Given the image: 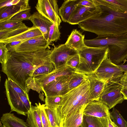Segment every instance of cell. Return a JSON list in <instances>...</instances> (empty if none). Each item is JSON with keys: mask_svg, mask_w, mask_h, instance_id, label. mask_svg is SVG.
I'll return each mask as SVG.
<instances>
[{"mask_svg": "<svg viewBox=\"0 0 127 127\" xmlns=\"http://www.w3.org/2000/svg\"><path fill=\"white\" fill-rule=\"evenodd\" d=\"M63 100L62 96L46 97L44 99L45 104L49 107L57 108L61 105Z\"/></svg>", "mask_w": 127, "mask_h": 127, "instance_id": "34", "label": "cell"}, {"mask_svg": "<svg viewBox=\"0 0 127 127\" xmlns=\"http://www.w3.org/2000/svg\"><path fill=\"white\" fill-rule=\"evenodd\" d=\"M79 127H83L81 125L80 126H79Z\"/></svg>", "mask_w": 127, "mask_h": 127, "instance_id": "48", "label": "cell"}, {"mask_svg": "<svg viewBox=\"0 0 127 127\" xmlns=\"http://www.w3.org/2000/svg\"><path fill=\"white\" fill-rule=\"evenodd\" d=\"M73 73L60 76L42 88L45 96H63L67 93L70 91L69 83Z\"/></svg>", "mask_w": 127, "mask_h": 127, "instance_id": "9", "label": "cell"}, {"mask_svg": "<svg viewBox=\"0 0 127 127\" xmlns=\"http://www.w3.org/2000/svg\"><path fill=\"white\" fill-rule=\"evenodd\" d=\"M54 46L49 56V59L57 69L65 66L67 62L78 54L77 50L67 46L65 44Z\"/></svg>", "mask_w": 127, "mask_h": 127, "instance_id": "11", "label": "cell"}, {"mask_svg": "<svg viewBox=\"0 0 127 127\" xmlns=\"http://www.w3.org/2000/svg\"><path fill=\"white\" fill-rule=\"evenodd\" d=\"M106 5L120 12L127 13V0H101Z\"/></svg>", "mask_w": 127, "mask_h": 127, "instance_id": "26", "label": "cell"}, {"mask_svg": "<svg viewBox=\"0 0 127 127\" xmlns=\"http://www.w3.org/2000/svg\"><path fill=\"white\" fill-rule=\"evenodd\" d=\"M4 86L11 111L26 116L30 110L32 105L28 93L9 78L6 79Z\"/></svg>", "mask_w": 127, "mask_h": 127, "instance_id": "6", "label": "cell"}, {"mask_svg": "<svg viewBox=\"0 0 127 127\" xmlns=\"http://www.w3.org/2000/svg\"><path fill=\"white\" fill-rule=\"evenodd\" d=\"M99 119L102 127H117L111 119L110 116Z\"/></svg>", "mask_w": 127, "mask_h": 127, "instance_id": "40", "label": "cell"}, {"mask_svg": "<svg viewBox=\"0 0 127 127\" xmlns=\"http://www.w3.org/2000/svg\"><path fill=\"white\" fill-rule=\"evenodd\" d=\"M93 1L96 5L94 7L77 6L72 13L68 23L71 25L78 24L97 14L100 8L97 4Z\"/></svg>", "mask_w": 127, "mask_h": 127, "instance_id": "12", "label": "cell"}, {"mask_svg": "<svg viewBox=\"0 0 127 127\" xmlns=\"http://www.w3.org/2000/svg\"><path fill=\"white\" fill-rule=\"evenodd\" d=\"M3 127H8L7 126H6V125H3Z\"/></svg>", "mask_w": 127, "mask_h": 127, "instance_id": "47", "label": "cell"}, {"mask_svg": "<svg viewBox=\"0 0 127 127\" xmlns=\"http://www.w3.org/2000/svg\"><path fill=\"white\" fill-rule=\"evenodd\" d=\"M62 96V104L58 108L63 121L66 116L78 109L85 108L93 101L90 96V83L86 75V79L81 84Z\"/></svg>", "mask_w": 127, "mask_h": 127, "instance_id": "4", "label": "cell"}, {"mask_svg": "<svg viewBox=\"0 0 127 127\" xmlns=\"http://www.w3.org/2000/svg\"><path fill=\"white\" fill-rule=\"evenodd\" d=\"M119 67L124 72H127V65H118Z\"/></svg>", "mask_w": 127, "mask_h": 127, "instance_id": "45", "label": "cell"}, {"mask_svg": "<svg viewBox=\"0 0 127 127\" xmlns=\"http://www.w3.org/2000/svg\"><path fill=\"white\" fill-rule=\"evenodd\" d=\"M79 0H65L59 9V14L62 21L68 23L73 11L77 6Z\"/></svg>", "mask_w": 127, "mask_h": 127, "instance_id": "21", "label": "cell"}, {"mask_svg": "<svg viewBox=\"0 0 127 127\" xmlns=\"http://www.w3.org/2000/svg\"><path fill=\"white\" fill-rule=\"evenodd\" d=\"M75 69L66 65L57 69L48 74L36 76L32 78L37 85L42 89L58 77L64 75H70Z\"/></svg>", "mask_w": 127, "mask_h": 127, "instance_id": "13", "label": "cell"}, {"mask_svg": "<svg viewBox=\"0 0 127 127\" xmlns=\"http://www.w3.org/2000/svg\"><path fill=\"white\" fill-rule=\"evenodd\" d=\"M43 35L39 29L33 26L29 27L26 31L14 36L8 37L0 41L6 45L12 42L19 41H26L36 37Z\"/></svg>", "mask_w": 127, "mask_h": 127, "instance_id": "18", "label": "cell"}, {"mask_svg": "<svg viewBox=\"0 0 127 127\" xmlns=\"http://www.w3.org/2000/svg\"><path fill=\"white\" fill-rule=\"evenodd\" d=\"M0 122L3 125L9 127H29L23 120L10 113L3 114L1 118Z\"/></svg>", "mask_w": 127, "mask_h": 127, "instance_id": "22", "label": "cell"}, {"mask_svg": "<svg viewBox=\"0 0 127 127\" xmlns=\"http://www.w3.org/2000/svg\"><path fill=\"white\" fill-rule=\"evenodd\" d=\"M86 78V75L75 71L73 74L69 85V90L75 88L81 84Z\"/></svg>", "mask_w": 127, "mask_h": 127, "instance_id": "32", "label": "cell"}, {"mask_svg": "<svg viewBox=\"0 0 127 127\" xmlns=\"http://www.w3.org/2000/svg\"><path fill=\"white\" fill-rule=\"evenodd\" d=\"M123 88L119 82H107L98 100L105 104L109 109L113 108L125 100L121 92Z\"/></svg>", "mask_w": 127, "mask_h": 127, "instance_id": "8", "label": "cell"}, {"mask_svg": "<svg viewBox=\"0 0 127 127\" xmlns=\"http://www.w3.org/2000/svg\"><path fill=\"white\" fill-rule=\"evenodd\" d=\"M121 92L124 96V99L127 100V89L123 87Z\"/></svg>", "mask_w": 127, "mask_h": 127, "instance_id": "44", "label": "cell"}, {"mask_svg": "<svg viewBox=\"0 0 127 127\" xmlns=\"http://www.w3.org/2000/svg\"><path fill=\"white\" fill-rule=\"evenodd\" d=\"M81 125L83 127H102L99 118L84 115Z\"/></svg>", "mask_w": 127, "mask_h": 127, "instance_id": "31", "label": "cell"}, {"mask_svg": "<svg viewBox=\"0 0 127 127\" xmlns=\"http://www.w3.org/2000/svg\"><path fill=\"white\" fill-rule=\"evenodd\" d=\"M29 6L25 8L18 5H14L0 8V22L10 20L17 13Z\"/></svg>", "mask_w": 127, "mask_h": 127, "instance_id": "25", "label": "cell"}, {"mask_svg": "<svg viewBox=\"0 0 127 127\" xmlns=\"http://www.w3.org/2000/svg\"><path fill=\"white\" fill-rule=\"evenodd\" d=\"M110 114L111 119L117 127H127V121L115 108H113Z\"/></svg>", "mask_w": 127, "mask_h": 127, "instance_id": "28", "label": "cell"}, {"mask_svg": "<svg viewBox=\"0 0 127 127\" xmlns=\"http://www.w3.org/2000/svg\"><path fill=\"white\" fill-rule=\"evenodd\" d=\"M77 6L94 7L96 6L93 0H79Z\"/></svg>", "mask_w": 127, "mask_h": 127, "instance_id": "41", "label": "cell"}, {"mask_svg": "<svg viewBox=\"0 0 127 127\" xmlns=\"http://www.w3.org/2000/svg\"><path fill=\"white\" fill-rule=\"evenodd\" d=\"M29 28L26 25L17 29L0 31V41L18 34L26 31Z\"/></svg>", "mask_w": 127, "mask_h": 127, "instance_id": "30", "label": "cell"}, {"mask_svg": "<svg viewBox=\"0 0 127 127\" xmlns=\"http://www.w3.org/2000/svg\"><path fill=\"white\" fill-rule=\"evenodd\" d=\"M31 7L30 6L27 8L19 12L10 19L19 22L29 20L32 14L31 13Z\"/></svg>", "mask_w": 127, "mask_h": 127, "instance_id": "36", "label": "cell"}, {"mask_svg": "<svg viewBox=\"0 0 127 127\" xmlns=\"http://www.w3.org/2000/svg\"><path fill=\"white\" fill-rule=\"evenodd\" d=\"M27 115L26 123L29 127H43L39 111L36 106L32 105Z\"/></svg>", "mask_w": 127, "mask_h": 127, "instance_id": "24", "label": "cell"}, {"mask_svg": "<svg viewBox=\"0 0 127 127\" xmlns=\"http://www.w3.org/2000/svg\"><path fill=\"white\" fill-rule=\"evenodd\" d=\"M79 61L78 54L71 58L66 63V65L75 69L78 65Z\"/></svg>", "mask_w": 127, "mask_h": 127, "instance_id": "39", "label": "cell"}, {"mask_svg": "<svg viewBox=\"0 0 127 127\" xmlns=\"http://www.w3.org/2000/svg\"><path fill=\"white\" fill-rule=\"evenodd\" d=\"M120 84L124 87L127 89V83L123 81H119Z\"/></svg>", "mask_w": 127, "mask_h": 127, "instance_id": "46", "label": "cell"}, {"mask_svg": "<svg viewBox=\"0 0 127 127\" xmlns=\"http://www.w3.org/2000/svg\"><path fill=\"white\" fill-rule=\"evenodd\" d=\"M29 20L32 22L33 26L39 29L45 39L48 41L49 29L54 23L37 11L32 14Z\"/></svg>", "mask_w": 127, "mask_h": 127, "instance_id": "16", "label": "cell"}, {"mask_svg": "<svg viewBox=\"0 0 127 127\" xmlns=\"http://www.w3.org/2000/svg\"><path fill=\"white\" fill-rule=\"evenodd\" d=\"M100 8L97 14L80 23L83 31L98 35H119L127 32V13L110 8L101 0H94Z\"/></svg>", "mask_w": 127, "mask_h": 127, "instance_id": "2", "label": "cell"}, {"mask_svg": "<svg viewBox=\"0 0 127 127\" xmlns=\"http://www.w3.org/2000/svg\"><path fill=\"white\" fill-rule=\"evenodd\" d=\"M54 64L48 58L41 65L36 68L32 75V78L36 76L49 73L56 69Z\"/></svg>", "mask_w": 127, "mask_h": 127, "instance_id": "27", "label": "cell"}, {"mask_svg": "<svg viewBox=\"0 0 127 127\" xmlns=\"http://www.w3.org/2000/svg\"><path fill=\"white\" fill-rule=\"evenodd\" d=\"M52 51L48 48L28 52H8L1 71L28 93L34 72L49 58Z\"/></svg>", "mask_w": 127, "mask_h": 127, "instance_id": "1", "label": "cell"}, {"mask_svg": "<svg viewBox=\"0 0 127 127\" xmlns=\"http://www.w3.org/2000/svg\"><path fill=\"white\" fill-rule=\"evenodd\" d=\"M59 26L53 24L50 27L48 35V41L51 43L57 42L59 40L61 33L59 29Z\"/></svg>", "mask_w": 127, "mask_h": 127, "instance_id": "35", "label": "cell"}, {"mask_svg": "<svg viewBox=\"0 0 127 127\" xmlns=\"http://www.w3.org/2000/svg\"><path fill=\"white\" fill-rule=\"evenodd\" d=\"M57 2L56 0H38L35 7L43 16L59 26L62 21Z\"/></svg>", "mask_w": 127, "mask_h": 127, "instance_id": "10", "label": "cell"}, {"mask_svg": "<svg viewBox=\"0 0 127 127\" xmlns=\"http://www.w3.org/2000/svg\"><path fill=\"white\" fill-rule=\"evenodd\" d=\"M86 46L92 47L107 46L108 58L118 65L127 60V32L119 35H98L91 39H84Z\"/></svg>", "mask_w": 127, "mask_h": 127, "instance_id": "3", "label": "cell"}, {"mask_svg": "<svg viewBox=\"0 0 127 127\" xmlns=\"http://www.w3.org/2000/svg\"><path fill=\"white\" fill-rule=\"evenodd\" d=\"M124 72L118 65L107 57L92 74L98 79L106 82H119Z\"/></svg>", "mask_w": 127, "mask_h": 127, "instance_id": "7", "label": "cell"}, {"mask_svg": "<svg viewBox=\"0 0 127 127\" xmlns=\"http://www.w3.org/2000/svg\"><path fill=\"white\" fill-rule=\"evenodd\" d=\"M108 51L107 46L92 47L85 45L78 51L80 61L75 71L86 75L93 74L108 57Z\"/></svg>", "mask_w": 127, "mask_h": 127, "instance_id": "5", "label": "cell"}, {"mask_svg": "<svg viewBox=\"0 0 127 127\" xmlns=\"http://www.w3.org/2000/svg\"><path fill=\"white\" fill-rule=\"evenodd\" d=\"M85 108L78 109L66 116L63 119L62 127H79L82 125Z\"/></svg>", "mask_w": 127, "mask_h": 127, "instance_id": "19", "label": "cell"}, {"mask_svg": "<svg viewBox=\"0 0 127 127\" xmlns=\"http://www.w3.org/2000/svg\"><path fill=\"white\" fill-rule=\"evenodd\" d=\"M29 2L28 0H0V8L14 5L26 8L29 6Z\"/></svg>", "mask_w": 127, "mask_h": 127, "instance_id": "33", "label": "cell"}, {"mask_svg": "<svg viewBox=\"0 0 127 127\" xmlns=\"http://www.w3.org/2000/svg\"><path fill=\"white\" fill-rule=\"evenodd\" d=\"M109 109L103 103L99 100H93L85 107L83 114L98 118L106 117L110 116Z\"/></svg>", "mask_w": 127, "mask_h": 127, "instance_id": "15", "label": "cell"}, {"mask_svg": "<svg viewBox=\"0 0 127 127\" xmlns=\"http://www.w3.org/2000/svg\"><path fill=\"white\" fill-rule=\"evenodd\" d=\"M90 83V95L93 101L98 100L107 82L100 80L93 75H86Z\"/></svg>", "mask_w": 127, "mask_h": 127, "instance_id": "17", "label": "cell"}, {"mask_svg": "<svg viewBox=\"0 0 127 127\" xmlns=\"http://www.w3.org/2000/svg\"><path fill=\"white\" fill-rule=\"evenodd\" d=\"M26 25L22 22L10 20L0 22V31L17 29Z\"/></svg>", "mask_w": 127, "mask_h": 127, "instance_id": "29", "label": "cell"}, {"mask_svg": "<svg viewBox=\"0 0 127 127\" xmlns=\"http://www.w3.org/2000/svg\"><path fill=\"white\" fill-rule=\"evenodd\" d=\"M50 44L41 36L24 41L13 51L17 52H31L47 48Z\"/></svg>", "mask_w": 127, "mask_h": 127, "instance_id": "14", "label": "cell"}, {"mask_svg": "<svg viewBox=\"0 0 127 127\" xmlns=\"http://www.w3.org/2000/svg\"><path fill=\"white\" fill-rule=\"evenodd\" d=\"M25 41H15L10 42L6 45V47L8 51H13L15 49Z\"/></svg>", "mask_w": 127, "mask_h": 127, "instance_id": "42", "label": "cell"}, {"mask_svg": "<svg viewBox=\"0 0 127 127\" xmlns=\"http://www.w3.org/2000/svg\"><path fill=\"white\" fill-rule=\"evenodd\" d=\"M120 81L124 82L127 83V72H124L120 78Z\"/></svg>", "mask_w": 127, "mask_h": 127, "instance_id": "43", "label": "cell"}, {"mask_svg": "<svg viewBox=\"0 0 127 127\" xmlns=\"http://www.w3.org/2000/svg\"><path fill=\"white\" fill-rule=\"evenodd\" d=\"M39 111L41 120L43 127H51L47 115L45 110V104H41L39 102L35 103Z\"/></svg>", "mask_w": 127, "mask_h": 127, "instance_id": "37", "label": "cell"}, {"mask_svg": "<svg viewBox=\"0 0 127 127\" xmlns=\"http://www.w3.org/2000/svg\"><path fill=\"white\" fill-rule=\"evenodd\" d=\"M8 52L6 45L3 42H0V63L1 65L6 63Z\"/></svg>", "mask_w": 127, "mask_h": 127, "instance_id": "38", "label": "cell"}, {"mask_svg": "<svg viewBox=\"0 0 127 127\" xmlns=\"http://www.w3.org/2000/svg\"><path fill=\"white\" fill-rule=\"evenodd\" d=\"M58 107L51 108L45 105V110L51 127H62L63 119Z\"/></svg>", "mask_w": 127, "mask_h": 127, "instance_id": "23", "label": "cell"}, {"mask_svg": "<svg viewBox=\"0 0 127 127\" xmlns=\"http://www.w3.org/2000/svg\"><path fill=\"white\" fill-rule=\"evenodd\" d=\"M85 35L77 29L73 30L65 43L68 46L78 51L85 46Z\"/></svg>", "mask_w": 127, "mask_h": 127, "instance_id": "20", "label": "cell"}]
</instances>
